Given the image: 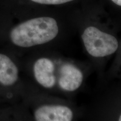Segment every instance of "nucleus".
Here are the masks:
<instances>
[{
	"instance_id": "nucleus-4",
	"label": "nucleus",
	"mask_w": 121,
	"mask_h": 121,
	"mask_svg": "<svg viewBox=\"0 0 121 121\" xmlns=\"http://www.w3.org/2000/svg\"><path fill=\"white\" fill-rule=\"evenodd\" d=\"M82 81V72L74 65L66 63L60 67L58 80L60 88L68 91H73L81 86Z\"/></svg>"
},
{
	"instance_id": "nucleus-6",
	"label": "nucleus",
	"mask_w": 121,
	"mask_h": 121,
	"mask_svg": "<svg viewBox=\"0 0 121 121\" xmlns=\"http://www.w3.org/2000/svg\"><path fill=\"white\" fill-rule=\"evenodd\" d=\"M19 71L16 65L4 54L0 53V84L4 86H11L18 79Z\"/></svg>"
},
{
	"instance_id": "nucleus-3",
	"label": "nucleus",
	"mask_w": 121,
	"mask_h": 121,
	"mask_svg": "<svg viewBox=\"0 0 121 121\" xmlns=\"http://www.w3.org/2000/svg\"><path fill=\"white\" fill-rule=\"evenodd\" d=\"M34 117L37 121H70L73 112L66 106L43 105L36 110Z\"/></svg>"
},
{
	"instance_id": "nucleus-2",
	"label": "nucleus",
	"mask_w": 121,
	"mask_h": 121,
	"mask_svg": "<svg viewBox=\"0 0 121 121\" xmlns=\"http://www.w3.org/2000/svg\"><path fill=\"white\" fill-rule=\"evenodd\" d=\"M82 39L89 54L94 57H104L111 55L118 48V42L114 36L89 26L84 30Z\"/></svg>"
},
{
	"instance_id": "nucleus-5",
	"label": "nucleus",
	"mask_w": 121,
	"mask_h": 121,
	"mask_svg": "<svg viewBox=\"0 0 121 121\" xmlns=\"http://www.w3.org/2000/svg\"><path fill=\"white\" fill-rule=\"evenodd\" d=\"M54 65L51 60L46 58L38 60L34 65V73L39 84L45 88H52L55 85Z\"/></svg>"
},
{
	"instance_id": "nucleus-1",
	"label": "nucleus",
	"mask_w": 121,
	"mask_h": 121,
	"mask_svg": "<svg viewBox=\"0 0 121 121\" xmlns=\"http://www.w3.org/2000/svg\"><path fill=\"white\" fill-rule=\"evenodd\" d=\"M58 27L56 20L40 17L27 20L11 30L10 38L15 45L23 48L48 43L57 37Z\"/></svg>"
},
{
	"instance_id": "nucleus-7",
	"label": "nucleus",
	"mask_w": 121,
	"mask_h": 121,
	"mask_svg": "<svg viewBox=\"0 0 121 121\" xmlns=\"http://www.w3.org/2000/svg\"><path fill=\"white\" fill-rule=\"evenodd\" d=\"M33 2L38 4H65L73 0H31Z\"/></svg>"
},
{
	"instance_id": "nucleus-9",
	"label": "nucleus",
	"mask_w": 121,
	"mask_h": 121,
	"mask_svg": "<svg viewBox=\"0 0 121 121\" xmlns=\"http://www.w3.org/2000/svg\"><path fill=\"white\" fill-rule=\"evenodd\" d=\"M119 121H121V116H120V117H119Z\"/></svg>"
},
{
	"instance_id": "nucleus-8",
	"label": "nucleus",
	"mask_w": 121,
	"mask_h": 121,
	"mask_svg": "<svg viewBox=\"0 0 121 121\" xmlns=\"http://www.w3.org/2000/svg\"><path fill=\"white\" fill-rule=\"evenodd\" d=\"M115 4H116L118 6H121V0H112Z\"/></svg>"
}]
</instances>
